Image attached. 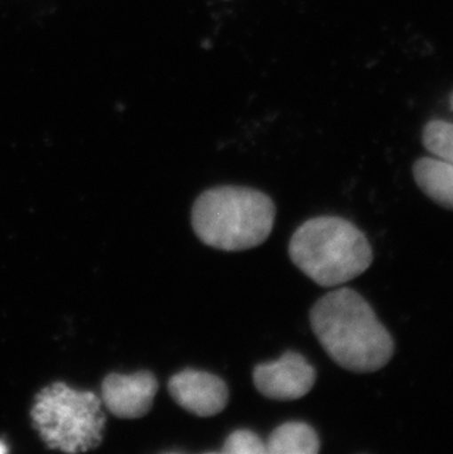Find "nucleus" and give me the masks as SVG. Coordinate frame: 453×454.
Returning <instances> with one entry per match:
<instances>
[{
	"label": "nucleus",
	"instance_id": "7",
	"mask_svg": "<svg viewBox=\"0 0 453 454\" xmlns=\"http://www.w3.org/2000/svg\"><path fill=\"white\" fill-rule=\"evenodd\" d=\"M168 391L184 411L201 418L219 415L228 403V387L214 373L184 369L168 381Z\"/></svg>",
	"mask_w": 453,
	"mask_h": 454
},
{
	"label": "nucleus",
	"instance_id": "11",
	"mask_svg": "<svg viewBox=\"0 0 453 454\" xmlns=\"http://www.w3.org/2000/svg\"><path fill=\"white\" fill-rule=\"evenodd\" d=\"M221 453L266 454V442L250 429H237L226 437Z\"/></svg>",
	"mask_w": 453,
	"mask_h": 454
},
{
	"label": "nucleus",
	"instance_id": "4",
	"mask_svg": "<svg viewBox=\"0 0 453 454\" xmlns=\"http://www.w3.org/2000/svg\"><path fill=\"white\" fill-rule=\"evenodd\" d=\"M30 415L33 427L51 450L84 453L102 444L107 416L102 400L93 391L53 382L36 395Z\"/></svg>",
	"mask_w": 453,
	"mask_h": 454
},
{
	"label": "nucleus",
	"instance_id": "6",
	"mask_svg": "<svg viewBox=\"0 0 453 454\" xmlns=\"http://www.w3.org/2000/svg\"><path fill=\"white\" fill-rule=\"evenodd\" d=\"M158 380L150 371L131 375L109 373L102 382V403L121 419H139L149 413L158 393Z\"/></svg>",
	"mask_w": 453,
	"mask_h": 454
},
{
	"label": "nucleus",
	"instance_id": "2",
	"mask_svg": "<svg viewBox=\"0 0 453 454\" xmlns=\"http://www.w3.org/2000/svg\"><path fill=\"white\" fill-rule=\"evenodd\" d=\"M275 205L270 196L248 187L206 190L193 203L192 227L202 243L226 252L253 249L270 237Z\"/></svg>",
	"mask_w": 453,
	"mask_h": 454
},
{
	"label": "nucleus",
	"instance_id": "5",
	"mask_svg": "<svg viewBox=\"0 0 453 454\" xmlns=\"http://www.w3.org/2000/svg\"><path fill=\"white\" fill-rule=\"evenodd\" d=\"M317 372L304 356L286 352L280 359L259 364L253 369V384L266 399L290 402L313 390Z\"/></svg>",
	"mask_w": 453,
	"mask_h": 454
},
{
	"label": "nucleus",
	"instance_id": "8",
	"mask_svg": "<svg viewBox=\"0 0 453 454\" xmlns=\"http://www.w3.org/2000/svg\"><path fill=\"white\" fill-rule=\"evenodd\" d=\"M415 183L433 202L453 210V163L437 158H419L412 168Z\"/></svg>",
	"mask_w": 453,
	"mask_h": 454
},
{
	"label": "nucleus",
	"instance_id": "12",
	"mask_svg": "<svg viewBox=\"0 0 453 454\" xmlns=\"http://www.w3.org/2000/svg\"><path fill=\"white\" fill-rule=\"evenodd\" d=\"M450 109H452V111H453V91H452V95H450Z\"/></svg>",
	"mask_w": 453,
	"mask_h": 454
},
{
	"label": "nucleus",
	"instance_id": "10",
	"mask_svg": "<svg viewBox=\"0 0 453 454\" xmlns=\"http://www.w3.org/2000/svg\"><path fill=\"white\" fill-rule=\"evenodd\" d=\"M423 145L433 158L453 163V122L432 120L424 125Z\"/></svg>",
	"mask_w": 453,
	"mask_h": 454
},
{
	"label": "nucleus",
	"instance_id": "3",
	"mask_svg": "<svg viewBox=\"0 0 453 454\" xmlns=\"http://www.w3.org/2000/svg\"><path fill=\"white\" fill-rule=\"evenodd\" d=\"M293 263L321 287H338L371 266V245L360 228L338 216H317L291 236Z\"/></svg>",
	"mask_w": 453,
	"mask_h": 454
},
{
	"label": "nucleus",
	"instance_id": "1",
	"mask_svg": "<svg viewBox=\"0 0 453 454\" xmlns=\"http://www.w3.org/2000/svg\"><path fill=\"white\" fill-rule=\"evenodd\" d=\"M314 334L331 359L351 372H376L393 357L394 341L371 304L352 288L327 293L309 312Z\"/></svg>",
	"mask_w": 453,
	"mask_h": 454
},
{
	"label": "nucleus",
	"instance_id": "9",
	"mask_svg": "<svg viewBox=\"0 0 453 454\" xmlns=\"http://www.w3.org/2000/svg\"><path fill=\"white\" fill-rule=\"evenodd\" d=\"M321 449L315 429L305 422H286L274 429L266 442L270 454H317Z\"/></svg>",
	"mask_w": 453,
	"mask_h": 454
}]
</instances>
